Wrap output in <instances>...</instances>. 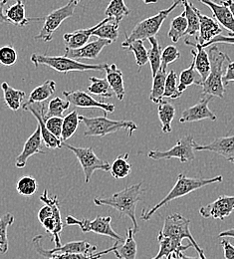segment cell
<instances>
[{
	"label": "cell",
	"mask_w": 234,
	"mask_h": 259,
	"mask_svg": "<svg viewBox=\"0 0 234 259\" xmlns=\"http://www.w3.org/2000/svg\"><path fill=\"white\" fill-rule=\"evenodd\" d=\"M220 245L223 248V253L225 259H234V246L227 240L221 239Z\"/></svg>",
	"instance_id": "cell-52"
},
{
	"label": "cell",
	"mask_w": 234,
	"mask_h": 259,
	"mask_svg": "<svg viewBox=\"0 0 234 259\" xmlns=\"http://www.w3.org/2000/svg\"><path fill=\"white\" fill-rule=\"evenodd\" d=\"M17 61V52L12 46L0 48V63L4 66H12Z\"/></svg>",
	"instance_id": "cell-48"
},
{
	"label": "cell",
	"mask_w": 234,
	"mask_h": 259,
	"mask_svg": "<svg viewBox=\"0 0 234 259\" xmlns=\"http://www.w3.org/2000/svg\"><path fill=\"white\" fill-rule=\"evenodd\" d=\"M91 85L88 87L87 91L93 95L99 96L102 99H110L113 97L112 89L106 79H101L97 77H90Z\"/></svg>",
	"instance_id": "cell-38"
},
{
	"label": "cell",
	"mask_w": 234,
	"mask_h": 259,
	"mask_svg": "<svg viewBox=\"0 0 234 259\" xmlns=\"http://www.w3.org/2000/svg\"><path fill=\"white\" fill-rule=\"evenodd\" d=\"M5 16L7 22L19 27H24L28 23L35 20L33 18L26 17L25 4L23 3V1H17L15 4L11 5L8 9H6Z\"/></svg>",
	"instance_id": "cell-27"
},
{
	"label": "cell",
	"mask_w": 234,
	"mask_h": 259,
	"mask_svg": "<svg viewBox=\"0 0 234 259\" xmlns=\"http://www.w3.org/2000/svg\"><path fill=\"white\" fill-rule=\"evenodd\" d=\"M42 239H43L42 235H37L32 239V243L36 252L46 258H49L58 254H77V253L92 254V253H95L97 250L96 245H92L85 240L71 241L59 247H55L51 250H46L42 246Z\"/></svg>",
	"instance_id": "cell-12"
},
{
	"label": "cell",
	"mask_w": 234,
	"mask_h": 259,
	"mask_svg": "<svg viewBox=\"0 0 234 259\" xmlns=\"http://www.w3.org/2000/svg\"><path fill=\"white\" fill-rule=\"evenodd\" d=\"M231 44L234 45V35L230 36H223V35H218L216 36L215 38H213L210 42L206 43L205 45L202 46V48H206V47H209L210 45H213V44Z\"/></svg>",
	"instance_id": "cell-50"
},
{
	"label": "cell",
	"mask_w": 234,
	"mask_h": 259,
	"mask_svg": "<svg viewBox=\"0 0 234 259\" xmlns=\"http://www.w3.org/2000/svg\"><path fill=\"white\" fill-rule=\"evenodd\" d=\"M186 30H188V20L185 17V13L183 11L180 15L172 19L167 36L170 38V40L173 43H176L181 37L185 36Z\"/></svg>",
	"instance_id": "cell-37"
},
{
	"label": "cell",
	"mask_w": 234,
	"mask_h": 259,
	"mask_svg": "<svg viewBox=\"0 0 234 259\" xmlns=\"http://www.w3.org/2000/svg\"><path fill=\"white\" fill-rule=\"evenodd\" d=\"M56 92V83L53 80H47L40 86L36 87L30 93L27 101L22 105V109L25 110L28 106L42 103L48 100Z\"/></svg>",
	"instance_id": "cell-26"
},
{
	"label": "cell",
	"mask_w": 234,
	"mask_h": 259,
	"mask_svg": "<svg viewBox=\"0 0 234 259\" xmlns=\"http://www.w3.org/2000/svg\"><path fill=\"white\" fill-rule=\"evenodd\" d=\"M200 1L211 9L214 18L217 20V23H219L229 31L228 35L230 36L234 35L233 16L226 5L216 4L212 0H200Z\"/></svg>",
	"instance_id": "cell-23"
},
{
	"label": "cell",
	"mask_w": 234,
	"mask_h": 259,
	"mask_svg": "<svg viewBox=\"0 0 234 259\" xmlns=\"http://www.w3.org/2000/svg\"><path fill=\"white\" fill-rule=\"evenodd\" d=\"M78 112L72 111L69 113L67 116L63 118V127H62V135H61V141H67L69 140L78 129V126L80 124V118H79Z\"/></svg>",
	"instance_id": "cell-39"
},
{
	"label": "cell",
	"mask_w": 234,
	"mask_h": 259,
	"mask_svg": "<svg viewBox=\"0 0 234 259\" xmlns=\"http://www.w3.org/2000/svg\"><path fill=\"white\" fill-rule=\"evenodd\" d=\"M227 68L225 71V74L223 76V84L224 86L228 85L229 83L234 82V61L231 60L229 57H227Z\"/></svg>",
	"instance_id": "cell-51"
},
{
	"label": "cell",
	"mask_w": 234,
	"mask_h": 259,
	"mask_svg": "<svg viewBox=\"0 0 234 259\" xmlns=\"http://www.w3.org/2000/svg\"><path fill=\"white\" fill-rule=\"evenodd\" d=\"M195 144L196 142L194 137L192 135H186L180 138L175 144V146H173L170 150H167L165 152L159 150L150 151L148 157L155 161L177 159L181 163L193 162L196 160Z\"/></svg>",
	"instance_id": "cell-8"
},
{
	"label": "cell",
	"mask_w": 234,
	"mask_h": 259,
	"mask_svg": "<svg viewBox=\"0 0 234 259\" xmlns=\"http://www.w3.org/2000/svg\"><path fill=\"white\" fill-rule=\"evenodd\" d=\"M219 237H231L234 238V228L231 229H227V230H224V231H221L219 234H218Z\"/></svg>",
	"instance_id": "cell-55"
},
{
	"label": "cell",
	"mask_w": 234,
	"mask_h": 259,
	"mask_svg": "<svg viewBox=\"0 0 234 259\" xmlns=\"http://www.w3.org/2000/svg\"><path fill=\"white\" fill-rule=\"evenodd\" d=\"M111 44H112V42L109 41V40L98 38L97 40H94V41L86 44L82 48L65 51L64 56H66L68 58H71V59H75V60H78V59H96L100 55L102 50L106 46L111 45Z\"/></svg>",
	"instance_id": "cell-20"
},
{
	"label": "cell",
	"mask_w": 234,
	"mask_h": 259,
	"mask_svg": "<svg viewBox=\"0 0 234 259\" xmlns=\"http://www.w3.org/2000/svg\"><path fill=\"white\" fill-rule=\"evenodd\" d=\"M120 242L119 241H116L115 244L104 250V251H100V252H95V253H92V254H82V253H77V254H58L56 256H58L60 259H100L103 255H106L110 252H114L118 246Z\"/></svg>",
	"instance_id": "cell-47"
},
{
	"label": "cell",
	"mask_w": 234,
	"mask_h": 259,
	"mask_svg": "<svg viewBox=\"0 0 234 259\" xmlns=\"http://www.w3.org/2000/svg\"><path fill=\"white\" fill-rule=\"evenodd\" d=\"M130 9L124 0H111L106 8V16L112 18L116 23L120 24L121 21L130 14Z\"/></svg>",
	"instance_id": "cell-34"
},
{
	"label": "cell",
	"mask_w": 234,
	"mask_h": 259,
	"mask_svg": "<svg viewBox=\"0 0 234 259\" xmlns=\"http://www.w3.org/2000/svg\"><path fill=\"white\" fill-rule=\"evenodd\" d=\"M45 124L48 131L53 134L56 138L61 140L62 127H63V118L61 117H51L45 120Z\"/></svg>",
	"instance_id": "cell-49"
},
{
	"label": "cell",
	"mask_w": 234,
	"mask_h": 259,
	"mask_svg": "<svg viewBox=\"0 0 234 259\" xmlns=\"http://www.w3.org/2000/svg\"><path fill=\"white\" fill-rule=\"evenodd\" d=\"M196 11L200 18L201 28H200L199 37L197 39H195V42L200 44L202 47L206 43L210 42L213 38L220 35L222 32V28L215 20H213V18L202 14L201 10H199L197 7H196Z\"/></svg>",
	"instance_id": "cell-21"
},
{
	"label": "cell",
	"mask_w": 234,
	"mask_h": 259,
	"mask_svg": "<svg viewBox=\"0 0 234 259\" xmlns=\"http://www.w3.org/2000/svg\"><path fill=\"white\" fill-rule=\"evenodd\" d=\"M110 172L116 180H124L132 172V164L129 162V154L118 156V158L111 164Z\"/></svg>",
	"instance_id": "cell-32"
},
{
	"label": "cell",
	"mask_w": 234,
	"mask_h": 259,
	"mask_svg": "<svg viewBox=\"0 0 234 259\" xmlns=\"http://www.w3.org/2000/svg\"><path fill=\"white\" fill-rule=\"evenodd\" d=\"M179 57H180V52L178 51V49L175 46H173V45L167 46L164 49V51L162 53L161 69L167 72V66L170 63H173L174 61H176Z\"/></svg>",
	"instance_id": "cell-46"
},
{
	"label": "cell",
	"mask_w": 234,
	"mask_h": 259,
	"mask_svg": "<svg viewBox=\"0 0 234 259\" xmlns=\"http://www.w3.org/2000/svg\"><path fill=\"white\" fill-rule=\"evenodd\" d=\"M15 219L11 213H5L0 218V253L5 254L8 251L7 229L13 225Z\"/></svg>",
	"instance_id": "cell-42"
},
{
	"label": "cell",
	"mask_w": 234,
	"mask_h": 259,
	"mask_svg": "<svg viewBox=\"0 0 234 259\" xmlns=\"http://www.w3.org/2000/svg\"><path fill=\"white\" fill-rule=\"evenodd\" d=\"M126 235L127 236L123 244H118L116 250L113 253L118 259H135L137 246L134 240L133 228H128Z\"/></svg>",
	"instance_id": "cell-28"
},
{
	"label": "cell",
	"mask_w": 234,
	"mask_h": 259,
	"mask_svg": "<svg viewBox=\"0 0 234 259\" xmlns=\"http://www.w3.org/2000/svg\"><path fill=\"white\" fill-rule=\"evenodd\" d=\"M221 4H224L229 8V10L232 13V16L234 18V0H224V1L221 2Z\"/></svg>",
	"instance_id": "cell-56"
},
{
	"label": "cell",
	"mask_w": 234,
	"mask_h": 259,
	"mask_svg": "<svg viewBox=\"0 0 234 259\" xmlns=\"http://www.w3.org/2000/svg\"><path fill=\"white\" fill-rule=\"evenodd\" d=\"M42 136L40 127L38 126L33 134L27 139L23 146L22 152L15 159V166L17 168H23L26 166V162L29 158L34 155H44L45 152L42 150Z\"/></svg>",
	"instance_id": "cell-18"
},
{
	"label": "cell",
	"mask_w": 234,
	"mask_h": 259,
	"mask_svg": "<svg viewBox=\"0 0 234 259\" xmlns=\"http://www.w3.org/2000/svg\"><path fill=\"white\" fill-rule=\"evenodd\" d=\"M81 0H69L64 6L52 11L44 18V24L38 35L34 38L44 42H50L53 39V34L59 28L64 20L74 15L75 9Z\"/></svg>",
	"instance_id": "cell-9"
},
{
	"label": "cell",
	"mask_w": 234,
	"mask_h": 259,
	"mask_svg": "<svg viewBox=\"0 0 234 259\" xmlns=\"http://www.w3.org/2000/svg\"><path fill=\"white\" fill-rule=\"evenodd\" d=\"M162 259H166V258H162Z\"/></svg>",
	"instance_id": "cell-61"
},
{
	"label": "cell",
	"mask_w": 234,
	"mask_h": 259,
	"mask_svg": "<svg viewBox=\"0 0 234 259\" xmlns=\"http://www.w3.org/2000/svg\"><path fill=\"white\" fill-rule=\"evenodd\" d=\"M50 218H53L52 208H51L48 204H45V205H44L43 207H41L40 210L38 211V221L42 224L45 220L50 219Z\"/></svg>",
	"instance_id": "cell-53"
},
{
	"label": "cell",
	"mask_w": 234,
	"mask_h": 259,
	"mask_svg": "<svg viewBox=\"0 0 234 259\" xmlns=\"http://www.w3.org/2000/svg\"><path fill=\"white\" fill-rule=\"evenodd\" d=\"M71 104L67 100L61 99L60 97L52 99L48 104V110L45 114V120L51 117H61L63 118L64 112L70 108Z\"/></svg>",
	"instance_id": "cell-44"
},
{
	"label": "cell",
	"mask_w": 234,
	"mask_h": 259,
	"mask_svg": "<svg viewBox=\"0 0 234 259\" xmlns=\"http://www.w3.org/2000/svg\"><path fill=\"white\" fill-rule=\"evenodd\" d=\"M208 51L209 61H210V73L207 79L201 84L202 94L201 96H211V97L224 98L226 91L223 84V76L225 74L224 63L227 60L228 55L221 52L217 46H209Z\"/></svg>",
	"instance_id": "cell-3"
},
{
	"label": "cell",
	"mask_w": 234,
	"mask_h": 259,
	"mask_svg": "<svg viewBox=\"0 0 234 259\" xmlns=\"http://www.w3.org/2000/svg\"><path fill=\"white\" fill-rule=\"evenodd\" d=\"M63 96L66 98L71 105L81 109H100L105 113H114L115 105L111 103H104L90 96L87 92L76 90V91H64Z\"/></svg>",
	"instance_id": "cell-13"
},
{
	"label": "cell",
	"mask_w": 234,
	"mask_h": 259,
	"mask_svg": "<svg viewBox=\"0 0 234 259\" xmlns=\"http://www.w3.org/2000/svg\"><path fill=\"white\" fill-rule=\"evenodd\" d=\"M177 75L174 71H169L166 80V87H165V94L164 99H171L175 100L180 97L177 91Z\"/></svg>",
	"instance_id": "cell-45"
},
{
	"label": "cell",
	"mask_w": 234,
	"mask_h": 259,
	"mask_svg": "<svg viewBox=\"0 0 234 259\" xmlns=\"http://www.w3.org/2000/svg\"><path fill=\"white\" fill-rule=\"evenodd\" d=\"M158 113H159V119L162 124V131L163 133L167 134L171 133L172 128H171V123L174 119L175 116V108L172 104L167 102L166 100H163L159 104L158 108Z\"/></svg>",
	"instance_id": "cell-31"
},
{
	"label": "cell",
	"mask_w": 234,
	"mask_h": 259,
	"mask_svg": "<svg viewBox=\"0 0 234 259\" xmlns=\"http://www.w3.org/2000/svg\"><path fill=\"white\" fill-rule=\"evenodd\" d=\"M7 3V0H0V24L7 22L5 12H4V6Z\"/></svg>",
	"instance_id": "cell-54"
},
{
	"label": "cell",
	"mask_w": 234,
	"mask_h": 259,
	"mask_svg": "<svg viewBox=\"0 0 234 259\" xmlns=\"http://www.w3.org/2000/svg\"><path fill=\"white\" fill-rule=\"evenodd\" d=\"M47 259H60L58 256H56V255H54V256H52V257H49V258Z\"/></svg>",
	"instance_id": "cell-59"
},
{
	"label": "cell",
	"mask_w": 234,
	"mask_h": 259,
	"mask_svg": "<svg viewBox=\"0 0 234 259\" xmlns=\"http://www.w3.org/2000/svg\"><path fill=\"white\" fill-rule=\"evenodd\" d=\"M80 122L85 126L84 137H98L103 138L109 134L117 133L121 130L128 132L129 136L132 137L134 131L137 130L136 124L133 121L125 120H110L107 117V113L104 112V116L96 118H88L80 115Z\"/></svg>",
	"instance_id": "cell-4"
},
{
	"label": "cell",
	"mask_w": 234,
	"mask_h": 259,
	"mask_svg": "<svg viewBox=\"0 0 234 259\" xmlns=\"http://www.w3.org/2000/svg\"><path fill=\"white\" fill-rule=\"evenodd\" d=\"M182 4V0H175L170 7L165 10H161L158 14L151 16L149 18L144 19L138 22L129 35H126V40L122 43V47H126L130 43L136 40H146L152 37H156L159 33L164 21L167 19V16L179 5Z\"/></svg>",
	"instance_id": "cell-5"
},
{
	"label": "cell",
	"mask_w": 234,
	"mask_h": 259,
	"mask_svg": "<svg viewBox=\"0 0 234 259\" xmlns=\"http://www.w3.org/2000/svg\"><path fill=\"white\" fill-rule=\"evenodd\" d=\"M31 62L37 68L39 66H47L60 73L68 74L69 72L79 71H100L104 72L106 64H88L66 56H48L34 53L31 55Z\"/></svg>",
	"instance_id": "cell-6"
},
{
	"label": "cell",
	"mask_w": 234,
	"mask_h": 259,
	"mask_svg": "<svg viewBox=\"0 0 234 259\" xmlns=\"http://www.w3.org/2000/svg\"><path fill=\"white\" fill-rule=\"evenodd\" d=\"M195 151L211 152L224 158L227 162L234 163V135L216 138L212 143L201 146L195 144Z\"/></svg>",
	"instance_id": "cell-16"
},
{
	"label": "cell",
	"mask_w": 234,
	"mask_h": 259,
	"mask_svg": "<svg viewBox=\"0 0 234 259\" xmlns=\"http://www.w3.org/2000/svg\"><path fill=\"white\" fill-rule=\"evenodd\" d=\"M167 76V71H164L160 68L156 76L153 77L154 80H153V87L150 95V100L156 104H160L164 100Z\"/></svg>",
	"instance_id": "cell-33"
},
{
	"label": "cell",
	"mask_w": 234,
	"mask_h": 259,
	"mask_svg": "<svg viewBox=\"0 0 234 259\" xmlns=\"http://www.w3.org/2000/svg\"><path fill=\"white\" fill-rule=\"evenodd\" d=\"M151 44V49L148 50V56H149V62L151 64V70L153 77L156 76L158 71L161 68L162 65V48L159 43V40L157 37H152L148 39Z\"/></svg>",
	"instance_id": "cell-36"
},
{
	"label": "cell",
	"mask_w": 234,
	"mask_h": 259,
	"mask_svg": "<svg viewBox=\"0 0 234 259\" xmlns=\"http://www.w3.org/2000/svg\"><path fill=\"white\" fill-rule=\"evenodd\" d=\"M180 259H202V258H201V257H191V256H186V255H184V254H183V255H182V256H181V258Z\"/></svg>",
	"instance_id": "cell-58"
},
{
	"label": "cell",
	"mask_w": 234,
	"mask_h": 259,
	"mask_svg": "<svg viewBox=\"0 0 234 259\" xmlns=\"http://www.w3.org/2000/svg\"><path fill=\"white\" fill-rule=\"evenodd\" d=\"M158 241L160 243V250L158 254L152 259L167 258V256L172 252H175V251L183 252L189 248L193 247L191 243L188 245H182L181 242L163 235L161 231L159 232V235H158Z\"/></svg>",
	"instance_id": "cell-25"
},
{
	"label": "cell",
	"mask_w": 234,
	"mask_h": 259,
	"mask_svg": "<svg viewBox=\"0 0 234 259\" xmlns=\"http://www.w3.org/2000/svg\"><path fill=\"white\" fill-rule=\"evenodd\" d=\"M190 226H191V221L189 219H185L179 213H172L165 220L164 227L161 230V232L163 235L173 238L179 242H181L183 239H189L190 243L198 251L200 257L206 259L203 249L197 243L196 239L194 238L190 229Z\"/></svg>",
	"instance_id": "cell-7"
},
{
	"label": "cell",
	"mask_w": 234,
	"mask_h": 259,
	"mask_svg": "<svg viewBox=\"0 0 234 259\" xmlns=\"http://www.w3.org/2000/svg\"><path fill=\"white\" fill-rule=\"evenodd\" d=\"M62 148L71 151L76 156L77 160L79 161L83 168V172L85 176V184L90 183L91 178L96 170L110 171L111 164L107 161H103L99 159L92 148L74 147L72 145L64 143H62Z\"/></svg>",
	"instance_id": "cell-10"
},
{
	"label": "cell",
	"mask_w": 234,
	"mask_h": 259,
	"mask_svg": "<svg viewBox=\"0 0 234 259\" xmlns=\"http://www.w3.org/2000/svg\"><path fill=\"white\" fill-rule=\"evenodd\" d=\"M195 65H196V61L195 59H193L191 66L184 69L179 75V83L177 86V91L179 96L182 95V93L186 90L188 87L196 84V66Z\"/></svg>",
	"instance_id": "cell-43"
},
{
	"label": "cell",
	"mask_w": 234,
	"mask_h": 259,
	"mask_svg": "<svg viewBox=\"0 0 234 259\" xmlns=\"http://www.w3.org/2000/svg\"><path fill=\"white\" fill-rule=\"evenodd\" d=\"M142 185L143 183L133 185L121 192L112 194L109 197L94 198V203L97 206L107 205L113 207L120 213L121 217L126 215L130 218L133 223V230L135 234L139 231L138 224L135 218V208L137 202L142 200V194L145 193V191L142 189Z\"/></svg>",
	"instance_id": "cell-1"
},
{
	"label": "cell",
	"mask_w": 234,
	"mask_h": 259,
	"mask_svg": "<svg viewBox=\"0 0 234 259\" xmlns=\"http://www.w3.org/2000/svg\"><path fill=\"white\" fill-rule=\"evenodd\" d=\"M38 190L37 181L30 177L24 176L20 178L16 184V191L21 196L32 197Z\"/></svg>",
	"instance_id": "cell-40"
},
{
	"label": "cell",
	"mask_w": 234,
	"mask_h": 259,
	"mask_svg": "<svg viewBox=\"0 0 234 259\" xmlns=\"http://www.w3.org/2000/svg\"><path fill=\"white\" fill-rule=\"evenodd\" d=\"M184 44L189 46H193L194 49L191 51L195 61H196V71L201 76V80L196 81V85L201 86V84L207 79L209 73H210V61L208 52L205 51V48H202L201 45L196 43L195 41H192L191 39H185Z\"/></svg>",
	"instance_id": "cell-19"
},
{
	"label": "cell",
	"mask_w": 234,
	"mask_h": 259,
	"mask_svg": "<svg viewBox=\"0 0 234 259\" xmlns=\"http://www.w3.org/2000/svg\"><path fill=\"white\" fill-rule=\"evenodd\" d=\"M66 222V226L68 227H73V226H77L80 227V229L86 233V232H95L97 234L100 235H105V236H109L113 239H115L116 241L119 242H124V238L118 234L111 226L112 223V218L111 217H97L95 220L93 221H89L87 219H82V220H78L72 215H68L65 220Z\"/></svg>",
	"instance_id": "cell-11"
},
{
	"label": "cell",
	"mask_w": 234,
	"mask_h": 259,
	"mask_svg": "<svg viewBox=\"0 0 234 259\" xmlns=\"http://www.w3.org/2000/svg\"><path fill=\"white\" fill-rule=\"evenodd\" d=\"M24 111L30 112L34 117L36 118L38 122V126L40 127L41 136L45 143V146L50 150H56L62 148V141L58 138H56L53 134H51L45 124V105L41 104L39 106H36V104L28 106Z\"/></svg>",
	"instance_id": "cell-17"
},
{
	"label": "cell",
	"mask_w": 234,
	"mask_h": 259,
	"mask_svg": "<svg viewBox=\"0 0 234 259\" xmlns=\"http://www.w3.org/2000/svg\"><path fill=\"white\" fill-rule=\"evenodd\" d=\"M181 5L184 7V13L188 20V30L185 32V36H192L197 39L200 34L201 23L199 15L196 11V7L189 0H182Z\"/></svg>",
	"instance_id": "cell-30"
},
{
	"label": "cell",
	"mask_w": 234,
	"mask_h": 259,
	"mask_svg": "<svg viewBox=\"0 0 234 259\" xmlns=\"http://www.w3.org/2000/svg\"><path fill=\"white\" fill-rule=\"evenodd\" d=\"M7 1H8V0H7ZM15 1L17 2V1H23V0H15Z\"/></svg>",
	"instance_id": "cell-60"
},
{
	"label": "cell",
	"mask_w": 234,
	"mask_h": 259,
	"mask_svg": "<svg viewBox=\"0 0 234 259\" xmlns=\"http://www.w3.org/2000/svg\"><path fill=\"white\" fill-rule=\"evenodd\" d=\"M146 4H153V3H157L158 0H143Z\"/></svg>",
	"instance_id": "cell-57"
},
{
	"label": "cell",
	"mask_w": 234,
	"mask_h": 259,
	"mask_svg": "<svg viewBox=\"0 0 234 259\" xmlns=\"http://www.w3.org/2000/svg\"><path fill=\"white\" fill-rule=\"evenodd\" d=\"M119 26L120 24L116 23L112 18L106 17V21L93 32L92 36H96L99 39L109 40L114 43L119 36Z\"/></svg>",
	"instance_id": "cell-35"
},
{
	"label": "cell",
	"mask_w": 234,
	"mask_h": 259,
	"mask_svg": "<svg viewBox=\"0 0 234 259\" xmlns=\"http://www.w3.org/2000/svg\"><path fill=\"white\" fill-rule=\"evenodd\" d=\"M1 89L3 91V97L6 106L14 112L18 111L22 106L23 100L26 97L25 92L12 88L6 82L1 84Z\"/></svg>",
	"instance_id": "cell-29"
},
{
	"label": "cell",
	"mask_w": 234,
	"mask_h": 259,
	"mask_svg": "<svg viewBox=\"0 0 234 259\" xmlns=\"http://www.w3.org/2000/svg\"><path fill=\"white\" fill-rule=\"evenodd\" d=\"M211 96H201V99L198 104L193 107L185 109L179 119L181 124L184 123H195L202 120L216 121L215 114L209 109V102L212 100Z\"/></svg>",
	"instance_id": "cell-15"
},
{
	"label": "cell",
	"mask_w": 234,
	"mask_h": 259,
	"mask_svg": "<svg viewBox=\"0 0 234 259\" xmlns=\"http://www.w3.org/2000/svg\"><path fill=\"white\" fill-rule=\"evenodd\" d=\"M124 49H126L127 51H132L134 53L135 63L138 66V68H142L144 65L149 62L148 50L146 49L143 40L134 41L126 47H124Z\"/></svg>",
	"instance_id": "cell-41"
},
{
	"label": "cell",
	"mask_w": 234,
	"mask_h": 259,
	"mask_svg": "<svg viewBox=\"0 0 234 259\" xmlns=\"http://www.w3.org/2000/svg\"><path fill=\"white\" fill-rule=\"evenodd\" d=\"M105 71H106V80L108 81L112 91L115 93L118 100L123 101L126 95V90H125L122 71L117 67L116 64H106Z\"/></svg>",
	"instance_id": "cell-24"
},
{
	"label": "cell",
	"mask_w": 234,
	"mask_h": 259,
	"mask_svg": "<svg viewBox=\"0 0 234 259\" xmlns=\"http://www.w3.org/2000/svg\"><path fill=\"white\" fill-rule=\"evenodd\" d=\"M223 178L222 176H217L211 179H199V178H189L183 172H180L177 176V180L173 188L170 190V192L167 194V196L161 200L159 203H157L154 207L151 209H143L142 212V220L143 221H150L151 218L163 206L168 204L170 201L182 197L184 195L192 194L195 191H198L201 188H204L206 186L216 184V183H222Z\"/></svg>",
	"instance_id": "cell-2"
},
{
	"label": "cell",
	"mask_w": 234,
	"mask_h": 259,
	"mask_svg": "<svg viewBox=\"0 0 234 259\" xmlns=\"http://www.w3.org/2000/svg\"><path fill=\"white\" fill-rule=\"evenodd\" d=\"M234 211V195H221L213 202L201 206L200 213L203 219H214L224 221Z\"/></svg>",
	"instance_id": "cell-14"
},
{
	"label": "cell",
	"mask_w": 234,
	"mask_h": 259,
	"mask_svg": "<svg viewBox=\"0 0 234 259\" xmlns=\"http://www.w3.org/2000/svg\"><path fill=\"white\" fill-rule=\"evenodd\" d=\"M105 21H106V18L103 19L97 25H95L91 28L79 29L74 32L64 34L63 39L65 41V51L79 49V48H82L83 46H85L88 43V40L90 39L93 32L96 29H98Z\"/></svg>",
	"instance_id": "cell-22"
}]
</instances>
